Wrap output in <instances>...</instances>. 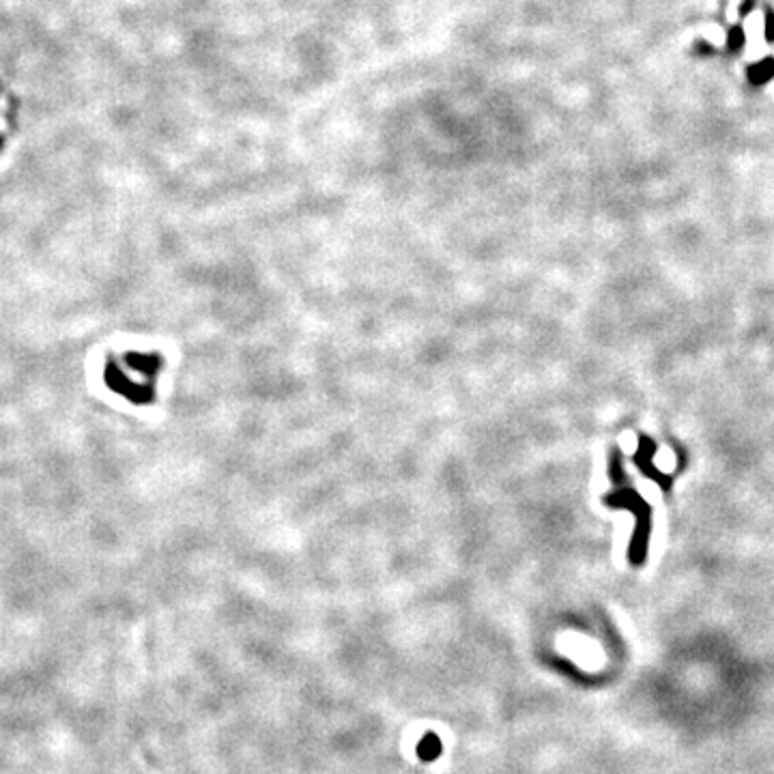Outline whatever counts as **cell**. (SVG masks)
I'll list each match as a JSON object with an SVG mask.
<instances>
[{
	"instance_id": "1",
	"label": "cell",
	"mask_w": 774,
	"mask_h": 774,
	"mask_svg": "<svg viewBox=\"0 0 774 774\" xmlns=\"http://www.w3.org/2000/svg\"><path fill=\"white\" fill-rule=\"evenodd\" d=\"M759 69H761V71H755V80H764L766 75H770V73H772V65H770V63L761 65Z\"/></svg>"
}]
</instances>
